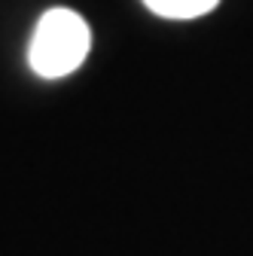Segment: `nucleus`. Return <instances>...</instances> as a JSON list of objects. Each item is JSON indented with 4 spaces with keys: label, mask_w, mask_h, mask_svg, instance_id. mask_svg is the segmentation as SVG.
<instances>
[{
    "label": "nucleus",
    "mask_w": 253,
    "mask_h": 256,
    "mask_svg": "<svg viewBox=\"0 0 253 256\" xmlns=\"http://www.w3.org/2000/svg\"><path fill=\"white\" fill-rule=\"evenodd\" d=\"M88 49H92L88 22L74 10L55 6L40 16L30 46H28V61L37 76L61 80L86 61Z\"/></svg>",
    "instance_id": "f257e3e1"
},
{
    "label": "nucleus",
    "mask_w": 253,
    "mask_h": 256,
    "mask_svg": "<svg viewBox=\"0 0 253 256\" xmlns=\"http://www.w3.org/2000/svg\"><path fill=\"white\" fill-rule=\"evenodd\" d=\"M144 4L162 18H198L208 16L220 0H144Z\"/></svg>",
    "instance_id": "f03ea898"
}]
</instances>
